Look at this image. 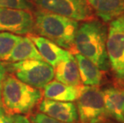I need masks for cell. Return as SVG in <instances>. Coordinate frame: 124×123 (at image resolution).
<instances>
[{
	"instance_id": "cell-16",
	"label": "cell",
	"mask_w": 124,
	"mask_h": 123,
	"mask_svg": "<svg viewBox=\"0 0 124 123\" xmlns=\"http://www.w3.org/2000/svg\"><path fill=\"white\" fill-rule=\"evenodd\" d=\"M25 60H43L33 42L27 37H21L6 61L17 62Z\"/></svg>"
},
{
	"instance_id": "cell-18",
	"label": "cell",
	"mask_w": 124,
	"mask_h": 123,
	"mask_svg": "<svg viewBox=\"0 0 124 123\" xmlns=\"http://www.w3.org/2000/svg\"><path fill=\"white\" fill-rule=\"evenodd\" d=\"M0 7L31 10L33 2L31 0H0Z\"/></svg>"
},
{
	"instance_id": "cell-23",
	"label": "cell",
	"mask_w": 124,
	"mask_h": 123,
	"mask_svg": "<svg viewBox=\"0 0 124 123\" xmlns=\"http://www.w3.org/2000/svg\"><path fill=\"white\" fill-rule=\"evenodd\" d=\"M101 123H115V122H109V121H106V122H101Z\"/></svg>"
},
{
	"instance_id": "cell-14",
	"label": "cell",
	"mask_w": 124,
	"mask_h": 123,
	"mask_svg": "<svg viewBox=\"0 0 124 123\" xmlns=\"http://www.w3.org/2000/svg\"><path fill=\"white\" fill-rule=\"evenodd\" d=\"M45 98L59 101H75L78 96L77 86H68L57 80L51 81L43 88Z\"/></svg>"
},
{
	"instance_id": "cell-5",
	"label": "cell",
	"mask_w": 124,
	"mask_h": 123,
	"mask_svg": "<svg viewBox=\"0 0 124 123\" xmlns=\"http://www.w3.org/2000/svg\"><path fill=\"white\" fill-rule=\"evenodd\" d=\"M10 68L18 80L36 89H43L54 77V67L43 60L11 62Z\"/></svg>"
},
{
	"instance_id": "cell-20",
	"label": "cell",
	"mask_w": 124,
	"mask_h": 123,
	"mask_svg": "<svg viewBox=\"0 0 124 123\" xmlns=\"http://www.w3.org/2000/svg\"><path fill=\"white\" fill-rule=\"evenodd\" d=\"M0 123H13V116L4 110L2 103L0 104Z\"/></svg>"
},
{
	"instance_id": "cell-3",
	"label": "cell",
	"mask_w": 124,
	"mask_h": 123,
	"mask_svg": "<svg viewBox=\"0 0 124 123\" xmlns=\"http://www.w3.org/2000/svg\"><path fill=\"white\" fill-rule=\"evenodd\" d=\"M43 94L21 82L14 75H6L1 87V103L4 110L11 115L26 114L41 101Z\"/></svg>"
},
{
	"instance_id": "cell-4",
	"label": "cell",
	"mask_w": 124,
	"mask_h": 123,
	"mask_svg": "<svg viewBox=\"0 0 124 123\" xmlns=\"http://www.w3.org/2000/svg\"><path fill=\"white\" fill-rule=\"evenodd\" d=\"M78 87V123H101L107 121L102 91L99 86L79 85Z\"/></svg>"
},
{
	"instance_id": "cell-25",
	"label": "cell",
	"mask_w": 124,
	"mask_h": 123,
	"mask_svg": "<svg viewBox=\"0 0 124 123\" xmlns=\"http://www.w3.org/2000/svg\"><path fill=\"white\" fill-rule=\"evenodd\" d=\"M123 113H124V108H123Z\"/></svg>"
},
{
	"instance_id": "cell-19",
	"label": "cell",
	"mask_w": 124,
	"mask_h": 123,
	"mask_svg": "<svg viewBox=\"0 0 124 123\" xmlns=\"http://www.w3.org/2000/svg\"><path fill=\"white\" fill-rule=\"evenodd\" d=\"M33 123H64L55 120L43 113L35 114L33 117Z\"/></svg>"
},
{
	"instance_id": "cell-2",
	"label": "cell",
	"mask_w": 124,
	"mask_h": 123,
	"mask_svg": "<svg viewBox=\"0 0 124 123\" xmlns=\"http://www.w3.org/2000/svg\"><path fill=\"white\" fill-rule=\"evenodd\" d=\"M34 19V30L39 35L60 47L75 52L74 41L79 26L77 21L43 10H37Z\"/></svg>"
},
{
	"instance_id": "cell-11",
	"label": "cell",
	"mask_w": 124,
	"mask_h": 123,
	"mask_svg": "<svg viewBox=\"0 0 124 123\" xmlns=\"http://www.w3.org/2000/svg\"><path fill=\"white\" fill-rule=\"evenodd\" d=\"M104 106L108 117L124 123V82L102 91Z\"/></svg>"
},
{
	"instance_id": "cell-1",
	"label": "cell",
	"mask_w": 124,
	"mask_h": 123,
	"mask_svg": "<svg viewBox=\"0 0 124 123\" xmlns=\"http://www.w3.org/2000/svg\"><path fill=\"white\" fill-rule=\"evenodd\" d=\"M107 37V27L101 22L90 20L83 22L75 34V53L86 57L101 70H108L110 66L106 48Z\"/></svg>"
},
{
	"instance_id": "cell-10",
	"label": "cell",
	"mask_w": 124,
	"mask_h": 123,
	"mask_svg": "<svg viewBox=\"0 0 124 123\" xmlns=\"http://www.w3.org/2000/svg\"><path fill=\"white\" fill-rule=\"evenodd\" d=\"M27 37L35 44L43 61L54 68L60 62L69 58L72 55L70 52L40 35L28 34Z\"/></svg>"
},
{
	"instance_id": "cell-8",
	"label": "cell",
	"mask_w": 124,
	"mask_h": 123,
	"mask_svg": "<svg viewBox=\"0 0 124 123\" xmlns=\"http://www.w3.org/2000/svg\"><path fill=\"white\" fill-rule=\"evenodd\" d=\"M35 19L29 10L0 7V31L28 35L34 30Z\"/></svg>"
},
{
	"instance_id": "cell-7",
	"label": "cell",
	"mask_w": 124,
	"mask_h": 123,
	"mask_svg": "<svg viewBox=\"0 0 124 123\" xmlns=\"http://www.w3.org/2000/svg\"><path fill=\"white\" fill-rule=\"evenodd\" d=\"M40 10L54 13L75 21L89 20L92 9L86 0H31Z\"/></svg>"
},
{
	"instance_id": "cell-12",
	"label": "cell",
	"mask_w": 124,
	"mask_h": 123,
	"mask_svg": "<svg viewBox=\"0 0 124 123\" xmlns=\"http://www.w3.org/2000/svg\"><path fill=\"white\" fill-rule=\"evenodd\" d=\"M97 16L104 22H111L124 15V0H86Z\"/></svg>"
},
{
	"instance_id": "cell-22",
	"label": "cell",
	"mask_w": 124,
	"mask_h": 123,
	"mask_svg": "<svg viewBox=\"0 0 124 123\" xmlns=\"http://www.w3.org/2000/svg\"><path fill=\"white\" fill-rule=\"evenodd\" d=\"M6 75H7V68L2 62H0V90H1L2 83L3 82Z\"/></svg>"
},
{
	"instance_id": "cell-13",
	"label": "cell",
	"mask_w": 124,
	"mask_h": 123,
	"mask_svg": "<svg viewBox=\"0 0 124 123\" xmlns=\"http://www.w3.org/2000/svg\"><path fill=\"white\" fill-rule=\"evenodd\" d=\"M54 70L56 80L63 84L72 86L82 85L79 71L75 56L71 55L69 58L60 62L54 68Z\"/></svg>"
},
{
	"instance_id": "cell-21",
	"label": "cell",
	"mask_w": 124,
	"mask_h": 123,
	"mask_svg": "<svg viewBox=\"0 0 124 123\" xmlns=\"http://www.w3.org/2000/svg\"><path fill=\"white\" fill-rule=\"evenodd\" d=\"M13 123H32L27 117L22 114L13 115Z\"/></svg>"
},
{
	"instance_id": "cell-15",
	"label": "cell",
	"mask_w": 124,
	"mask_h": 123,
	"mask_svg": "<svg viewBox=\"0 0 124 123\" xmlns=\"http://www.w3.org/2000/svg\"><path fill=\"white\" fill-rule=\"evenodd\" d=\"M75 58L77 62L81 82L85 86H99L102 79V73L91 61L80 54H75Z\"/></svg>"
},
{
	"instance_id": "cell-24",
	"label": "cell",
	"mask_w": 124,
	"mask_h": 123,
	"mask_svg": "<svg viewBox=\"0 0 124 123\" xmlns=\"http://www.w3.org/2000/svg\"><path fill=\"white\" fill-rule=\"evenodd\" d=\"M0 104H1V90H0Z\"/></svg>"
},
{
	"instance_id": "cell-17",
	"label": "cell",
	"mask_w": 124,
	"mask_h": 123,
	"mask_svg": "<svg viewBox=\"0 0 124 123\" xmlns=\"http://www.w3.org/2000/svg\"><path fill=\"white\" fill-rule=\"evenodd\" d=\"M21 36L9 32H0V61H6Z\"/></svg>"
},
{
	"instance_id": "cell-6",
	"label": "cell",
	"mask_w": 124,
	"mask_h": 123,
	"mask_svg": "<svg viewBox=\"0 0 124 123\" xmlns=\"http://www.w3.org/2000/svg\"><path fill=\"white\" fill-rule=\"evenodd\" d=\"M106 48L113 71L118 78L124 79V15L110 22Z\"/></svg>"
},
{
	"instance_id": "cell-9",
	"label": "cell",
	"mask_w": 124,
	"mask_h": 123,
	"mask_svg": "<svg viewBox=\"0 0 124 123\" xmlns=\"http://www.w3.org/2000/svg\"><path fill=\"white\" fill-rule=\"evenodd\" d=\"M39 110L55 120L64 123H78L76 106L70 101H59L45 98L40 101Z\"/></svg>"
}]
</instances>
